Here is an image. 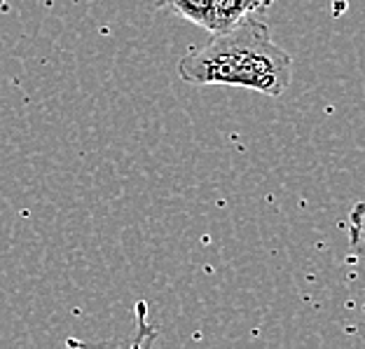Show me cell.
<instances>
[{"mask_svg":"<svg viewBox=\"0 0 365 349\" xmlns=\"http://www.w3.org/2000/svg\"><path fill=\"white\" fill-rule=\"evenodd\" d=\"M160 5L171 10L173 14L182 16L185 21H192V24H197V26L206 29L211 0H160Z\"/></svg>","mask_w":365,"mask_h":349,"instance_id":"obj_3","label":"cell"},{"mask_svg":"<svg viewBox=\"0 0 365 349\" xmlns=\"http://www.w3.org/2000/svg\"><path fill=\"white\" fill-rule=\"evenodd\" d=\"M178 76L187 85L244 87L277 98L293 82V59L272 40L267 24L246 16L190 49L178 61Z\"/></svg>","mask_w":365,"mask_h":349,"instance_id":"obj_1","label":"cell"},{"mask_svg":"<svg viewBox=\"0 0 365 349\" xmlns=\"http://www.w3.org/2000/svg\"><path fill=\"white\" fill-rule=\"evenodd\" d=\"M272 5L274 0H211L209 21H206L204 31H209L211 36L213 33H222L246 19V16L267 12Z\"/></svg>","mask_w":365,"mask_h":349,"instance_id":"obj_2","label":"cell"},{"mask_svg":"<svg viewBox=\"0 0 365 349\" xmlns=\"http://www.w3.org/2000/svg\"><path fill=\"white\" fill-rule=\"evenodd\" d=\"M349 248L365 272V199L356 202L349 211Z\"/></svg>","mask_w":365,"mask_h":349,"instance_id":"obj_4","label":"cell"},{"mask_svg":"<svg viewBox=\"0 0 365 349\" xmlns=\"http://www.w3.org/2000/svg\"><path fill=\"white\" fill-rule=\"evenodd\" d=\"M3 7H5V0H0V10H3Z\"/></svg>","mask_w":365,"mask_h":349,"instance_id":"obj_5","label":"cell"}]
</instances>
